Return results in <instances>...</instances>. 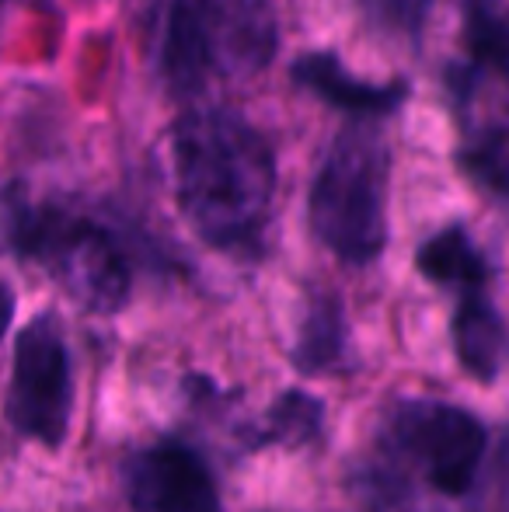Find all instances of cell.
Listing matches in <instances>:
<instances>
[{
	"instance_id": "obj_1",
	"label": "cell",
	"mask_w": 509,
	"mask_h": 512,
	"mask_svg": "<svg viewBox=\"0 0 509 512\" xmlns=\"http://www.w3.org/2000/svg\"><path fill=\"white\" fill-rule=\"evenodd\" d=\"M168 147L178 209L196 237L224 255H262L279 185L269 136L227 105H196L175 119Z\"/></svg>"
},
{
	"instance_id": "obj_2",
	"label": "cell",
	"mask_w": 509,
	"mask_h": 512,
	"mask_svg": "<svg viewBox=\"0 0 509 512\" xmlns=\"http://www.w3.org/2000/svg\"><path fill=\"white\" fill-rule=\"evenodd\" d=\"M391 147L370 122L349 119L328 143L311 196L307 223L321 248L346 265H370L387 248Z\"/></svg>"
},
{
	"instance_id": "obj_3",
	"label": "cell",
	"mask_w": 509,
	"mask_h": 512,
	"mask_svg": "<svg viewBox=\"0 0 509 512\" xmlns=\"http://www.w3.org/2000/svg\"><path fill=\"white\" fill-rule=\"evenodd\" d=\"M272 0H168L161 74L175 98H196L210 81L255 77L276 60Z\"/></svg>"
},
{
	"instance_id": "obj_4",
	"label": "cell",
	"mask_w": 509,
	"mask_h": 512,
	"mask_svg": "<svg viewBox=\"0 0 509 512\" xmlns=\"http://www.w3.org/2000/svg\"><path fill=\"white\" fill-rule=\"evenodd\" d=\"M7 241L95 314H116L133 290L129 258L112 230L53 203H18L7 216Z\"/></svg>"
},
{
	"instance_id": "obj_5",
	"label": "cell",
	"mask_w": 509,
	"mask_h": 512,
	"mask_svg": "<svg viewBox=\"0 0 509 512\" xmlns=\"http://www.w3.org/2000/svg\"><path fill=\"white\" fill-rule=\"evenodd\" d=\"M4 411L11 425L42 446H60L74 415V370L67 331L53 310L32 317L14 342V370Z\"/></svg>"
},
{
	"instance_id": "obj_6",
	"label": "cell",
	"mask_w": 509,
	"mask_h": 512,
	"mask_svg": "<svg viewBox=\"0 0 509 512\" xmlns=\"http://www.w3.org/2000/svg\"><path fill=\"white\" fill-rule=\"evenodd\" d=\"M387 439L443 495H468L475 488L489 446L482 418L429 398L401 401L387 422Z\"/></svg>"
},
{
	"instance_id": "obj_7",
	"label": "cell",
	"mask_w": 509,
	"mask_h": 512,
	"mask_svg": "<svg viewBox=\"0 0 509 512\" xmlns=\"http://www.w3.org/2000/svg\"><path fill=\"white\" fill-rule=\"evenodd\" d=\"M126 495L133 512H220L210 467L175 439L147 446L129 460Z\"/></svg>"
},
{
	"instance_id": "obj_8",
	"label": "cell",
	"mask_w": 509,
	"mask_h": 512,
	"mask_svg": "<svg viewBox=\"0 0 509 512\" xmlns=\"http://www.w3.org/2000/svg\"><path fill=\"white\" fill-rule=\"evenodd\" d=\"M290 81L297 88H304L307 95L321 98L339 112H346L349 119L374 122L384 115H394L405 98L412 95L405 77H394V81H367V77L353 74L346 63L335 53H304L290 63Z\"/></svg>"
},
{
	"instance_id": "obj_9",
	"label": "cell",
	"mask_w": 509,
	"mask_h": 512,
	"mask_svg": "<svg viewBox=\"0 0 509 512\" xmlns=\"http://www.w3.org/2000/svg\"><path fill=\"white\" fill-rule=\"evenodd\" d=\"M450 331H454V349L464 370L478 384H496L506 363V324L489 293H461Z\"/></svg>"
},
{
	"instance_id": "obj_10",
	"label": "cell",
	"mask_w": 509,
	"mask_h": 512,
	"mask_svg": "<svg viewBox=\"0 0 509 512\" xmlns=\"http://www.w3.org/2000/svg\"><path fill=\"white\" fill-rule=\"evenodd\" d=\"M415 269L426 279L450 290L461 293H478L489 286L492 265L485 258V251L475 244V237L468 234V227L461 223H450L440 234H433L415 255Z\"/></svg>"
},
{
	"instance_id": "obj_11",
	"label": "cell",
	"mask_w": 509,
	"mask_h": 512,
	"mask_svg": "<svg viewBox=\"0 0 509 512\" xmlns=\"http://www.w3.org/2000/svg\"><path fill=\"white\" fill-rule=\"evenodd\" d=\"M293 363L300 373H335L349 363V321L339 297L318 293L311 300L297 331Z\"/></svg>"
},
{
	"instance_id": "obj_12",
	"label": "cell",
	"mask_w": 509,
	"mask_h": 512,
	"mask_svg": "<svg viewBox=\"0 0 509 512\" xmlns=\"http://www.w3.org/2000/svg\"><path fill=\"white\" fill-rule=\"evenodd\" d=\"M464 49L471 56L468 67L503 81L509 56L506 0H464Z\"/></svg>"
},
{
	"instance_id": "obj_13",
	"label": "cell",
	"mask_w": 509,
	"mask_h": 512,
	"mask_svg": "<svg viewBox=\"0 0 509 512\" xmlns=\"http://www.w3.org/2000/svg\"><path fill=\"white\" fill-rule=\"evenodd\" d=\"M506 122H492L482 133H475L457 154V164L475 178L482 189H489L492 196H506V164H509V150H506Z\"/></svg>"
},
{
	"instance_id": "obj_14",
	"label": "cell",
	"mask_w": 509,
	"mask_h": 512,
	"mask_svg": "<svg viewBox=\"0 0 509 512\" xmlns=\"http://www.w3.org/2000/svg\"><path fill=\"white\" fill-rule=\"evenodd\" d=\"M321 401L311 398L304 391H286L279 394V401L269 408L265 418V443H283V446H300L307 439L318 436L321 429Z\"/></svg>"
},
{
	"instance_id": "obj_15",
	"label": "cell",
	"mask_w": 509,
	"mask_h": 512,
	"mask_svg": "<svg viewBox=\"0 0 509 512\" xmlns=\"http://www.w3.org/2000/svg\"><path fill=\"white\" fill-rule=\"evenodd\" d=\"M11 314H14V293H11V286L0 279V338H4L7 324H11Z\"/></svg>"
}]
</instances>
